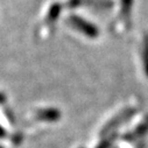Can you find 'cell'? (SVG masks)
<instances>
[{
    "instance_id": "cell-5",
    "label": "cell",
    "mask_w": 148,
    "mask_h": 148,
    "mask_svg": "<svg viewBox=\"0 0 148 148\" xmlns=\"http://www.w3.org/2000/svg\"><path fill=\"white\" fill-rule=\"evenodd\" d=\"M145 65H146V71L148 73V42L146 43V48H145Z\"/></svg>"
},
{
    "instance_id": "cell-4",
    "label": "cell",
    "mask_w": 148,
    "mask_h": 148,
    "mask_svg": "<svg viewBox=\"0 0 148 148\" xmlns=\"http://www.w3.org/2000/svg\"><path fill=\"white\" fill-rule=\"evenodd\" d=\"M132 5H133V0H121V14L125 18L130 16Z\"/></svg>"
},
{
    "instance_id": "cell-7",
    "label": "cell",
    "mask_w": 148,
    "mask_h": 148,
    "mask_svg": "<svg viewBox=\"0 0 148 148\" xmlns=\"http://www.w3.org/2000/svg\"><path fill=\"white\" fill-rule=\"evenodd\" d=\"M0 148H1V147H0Z\"/></svg>"
},
{
    "instance_id": "cell-2",
    "label": "cell",
    "mask_w": 148,
    "mask_h": 148,
    "mask_svg": "<svg viewBox=\"0 0 148 148\" xmlns=\"http://www.w3.org/2000/svg\"><path fill=\"white\" fill-rule=\"evenodd\" d=\"M61 114L56 108H47V110H41L36 114V118L42 119V120H47V121H55L57 119H60Z\"/></svg>"
},
{
    "instance_id": "cell-3",
    "label": "cell",
    "mask_w": 148,
    "mask_h": 148,
    "mask_svg": "<svg viewBox=\"0 0 148 148\" xmlns=\"http://www.w3.org/2000/svg\"><path fill=\"white\" fill-rule=\"evenodd\" d=\"M61 12V5L60 4H54L48 12V20L49 21H55L57 19V16L60 15Z\"/></svg>"
},
{
    "instance_id": "cell-1",
    "label": "cell",
    "mask_w": 148,
    "mask_h": 148,
    "mask_svg": "<svg viewBox=\"0 0 148 148\" xmlns=\"http://www.w3.org/2000/svg\"><path fill=\"white\" fill-rule=\"evenodd\" d=\"M70 23L75 27L77 30H79L81 33H83L84 35L89 36V38H97L99 32L97 29V27L90 22H88L86 20L73 15L70 18Z\"/></svg>"
},
{
    "instance_id": "cell-6",
    "label": "cell",
    "mask_w": 148,
    "mask_h": 148,
    "mask_svg": "<svg viewBox=\"0 0 148 148\" xmlns=\"http://www.w3.org/2000/svg\"><path fill=\"white\" fill-rule=\"evenodd\" d=\"M1 136H4V131L0 128V138H1Z\"/></svg>"
}]
</instances>
